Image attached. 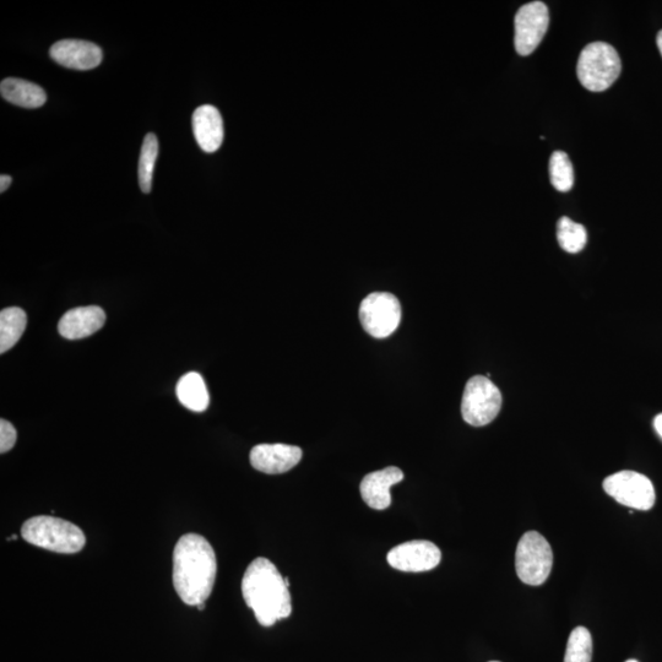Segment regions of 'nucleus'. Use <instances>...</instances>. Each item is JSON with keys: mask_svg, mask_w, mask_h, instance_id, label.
Here are the masks:
<instances>
[{"mask_svg": "<svg viewBox=\"0 0 662 662\" xmlns=\"http://www.w3.org/2000/svg\"><path fill=\"white\" fill-rule=\"evenodd\" d=\"M501 408L502 394L491 379L484 376L469 379L461 401V414L466 423L474 427L486 426L496 419Z\"/></svg>", "mask_w": 662, "mask_h": 662, "instance_id": "6", "label": "nucleus"}, {"mask_svg": "<svg viewBox=\"0 0 662 662\" xmlns=\"http://www.w3.org/2000/svg\"><path fill=\"white\" fill-rule=\"evenodd\" d=\"M491 662H499V661H491Z\"/></svg>", "mask_w": 662, "mask_h": 662, "instance_id": "30", "label": "nucleus"}, {"mask_svg": "<svg viewBox=\"0 0 662 662\" xmlns=\"http://www.w3.org/2000/svg\"><path fill=\"white\" fill-rule=\"evenodd\" d=\"M621 70V58L609 43H590L580 53L577 73L585 89L601 92L611 88Z\"/></svg>", "mask_w": 662, "mask_h": 662, "instance_id": "4", "label": "nucleus"}, {"mask_svg": "<svg viewBox=\"0 0 662 662\" xmlns=\"http://www.w3.org/2000/svg\"><path fill=\"white\" fill-rule=\"evenodd\" d=\"M654 427L656 432H658L659 436L662 438V414L655 417Z\"/></svg>", "mask_w": 662, "mask_h": 662, "instance_id": "25", "label": "nucleus"}, {"mask_svg": "<svg viewBox=\"0 0 662 662\" xmlns=\"http://www.w3.org/2000/svg\"><path fill=\"white\" fill-rule=\"evenodd\" d=\"M16 539H18V536H16V535H12V536L8 537V541H12V540H16Z\"/></svg>", "mask_w": 662, "mask_h": 662, "instance_id": "27", "label": "nucleus"}, {"mask_svg": "<svg viewBox=\"0 0 662 662\" xmlns=\"http://www.w3.org/2000/svg\"><path fill=\"white\" fill-rule=\"evenodd\" d=\"M106 323V313L97 306L70 309L58 323L59 334L67 340H79L97 333Z\"/></svg>", "mask_w": 662, "mask_h": 662, "instance_id": "14", "label": "nucleus"}, {"mask_svg": "<svg viewBox=\"0 0 662 662\" xmlns=\"http://www.w3.org/2000/svg\"><path fill=\"white\" fill-rule=\"evenodd\" d=\"M656 43H658L659 51L662 56V30L659 32L658 37H656Z\"/></svg>", "mask_w": 662, "mask_h": 662, "instance_id": "26", "label": "nucleus"}, {"mask_svg": "<svg viewBox=\"0 0 662 662\" xmlns=\"http://www.w3.org/2000/svg\"><path fill=\"white\" fill-rule=\"evenodd\" d=\"M0 94L4 100L24 108H39L47 101L46 91L41 86L23 79L3 80L0 84Z\"/></svg>", "mask_w": 662, "mask_h": 662, "instance_id": "16", "label": "nucleus"}, {"mask_svg": "<svg viewBox=\"0 0 662 662\" xmlns=\"http://www.w3.org/2000/svg\"><path fill=\"white\" fill-rule=\"evenodd\" d=\"M21 536L31 545L67 555L80 552L86 544L85 534L79 526L50 515L26 520Z\"/></svg>", "mask_w": 662, "mask_h": 662, "instance_id": "3", "label": "nucleus"}, {"mask_svg": "<svg viewBox=\"0 0 662 662\" xmlns=\"http://www.w3.org/2000/svg\"><path fill=\"white\" fill-rule=\"evenodd\" d=\"M289 579L282 577L268 558L258 557L249 564L242 580V594L257 621L271 627L290 617L292 600Z\"/></svg>", "mask_w": 662, "mask_h": 662, "instance_id": "2", "label": "nucleus"}, {"mask_svg": "<svg viewBox=\"0 0 662 662\" xmlns=\"http://www.w3.org/2000/svg\"><path fill=\"white\" fill-rule=\"evenodd\" d=\"M193 132L200 149L205 153L213 154L224 143V121L221 113L211 105L200 106L195 110L193 119Z\"/></svg>", "mask_w": 662, "mask_h": 662, "instance_id": "15", "label": "nucleus"}, {"mask_svg": "<svg viewBox=\"0 0 662 662\" xmlns=\"http://www.w3.org/2000/svg\"><path fill=\"white\" fill-rule=\"evenodd\" d=\"M216 555L205 537L183 535L173 552V584L179 598L189 606L204 604L213 593Z\"/></svg>", "mask_w": 662, "mask_h": 662, "instance_id": "1", "label": "nucleus"}, {"mask_svg": "<svg viewBox=\"0 0 662 662\" xmlns=\"http://www.w3.org/2000/svg\"><path fill=\"white\" fill-rule=\"evenodd\" d=\"M593 638L585 627H577L569 637L564 662H591Z\"/></svg>", "mask_w": 662, "mask_h": 662, "instance_id": "22", "label": "nucleus"}, {"mask_svg": "<svg viewBox=\"0 0 662 662\" xmlns=\"http://www.w3.org/2000/svg\"><path fill=\"white\" fill-rule=\"evenodd\" d=\"M358 314L368 334L376 339H385L400 325L401 306L392 293L374 292L362 301Z\"/></svg>", "mask_w": 662, "mask_h": 662, "instance_id": "7", "label": "nucleus"}, {"mask_svg": "<svg viewBox=\"0 0 662 662\" xmlns=\"http://www.w3.org/2000/svg\"><path fill=\"white\" fill-rule=\"evenodd\" d=\"M12 182H13L12 177L8 175H2V177H0V193L7 192Z\"/></svg>", "mask_w": 662, "mask_h": 662, "instance_id": "24", "label": "nucleus"}, {"mask_svg": "<svg viewBox=\"0 0 662 662\" xmlns=\"http://www.w3.org/2000/svg\"><path fill=\"white\" fill-rule=\"evenodd\" d=\"M403 480L404 472L399 468H395V466L371 472L361 482L362 499L372 509H388L392 506L390 488Z\"/></svg>", "mask_w": 662, "mask_h": 662, "instance_id": "13", "label": "nucleus"}, {"mask_svg": "<svg viewBox=\"0 0 662 662\" xmlns=\"http://www.w3.org/2000/svg\"><path fill=\"white\" fill-rule=\"evenodd\" d=\"M18 438L15 427L7 420H0V453H8L12 450Z\"/></svg>", "mask_w": 662, "mask_h": 662, "instance_id": "23", "label": "nucleus"}, {"mask_svg": "<svg viewBox=\"0 0 662 662\" xmlns=\"http://www.w3.org/2000/svg\"><path fill=\"white\" fill-rule=\"evenodd\" d=\"M387 561L394 569L406 573L432 571L442 561V552L431 541L414 540L393 548Z\"/></svg>", "mask_w": 662, "mask_h": 662, "instance_id": "10", "label": "nucleus"}, {"mask_svg": "<svg viewBox=\"0 0 662 662\" xmlns=\"http://www.w3.org/2000/svg\"><path fill=\"white\" fill-rule=\"evenodd\" d=\"M515 50L529 56L539 47L548 30L550 15L545 3L531 2L523 5L515 15Z\"/></svg>", "mask_w": 662, "mask_h": 662, "instance_id": "9", "label": "nucleus"}, {"mask_svg": "<svg viewBox=\"0 0 662 662\" xmlns=\"http://www.w3.org/2000/svg\"><path fill=\"white\" fill-rule=\"evenodd\" d=\"M27 317L23 309L12 307L0 312V352L5 354L18 344L26 329Z\"/></svg>", "mask_w": 662, "mask_h": 662, "instance_id": "18", "label": "nucleus"}, {"mask_svg": "<svg viewBox=\"0 0 662 662\" xmlns=\"http://www.w3.org/2000/svg\"><path fill=\"white\" fill-rule=\"evenodd\" d=\"M176 393L179 403L188 410L203 412L209 408L210 395L204 378L197 372H189L179 379Z\"/></svg>", "mask_w": 662, "mask_h": 662, "instance_id": "17", "label": "nucleus"}, {"mask_svg": "<svg viewBox=\"0 0 662 662\" xmlns=\"http://www.w3.org/2000/svg\"><path fill=\"white\" fill-rule=\"evenodd\" d=\"M553 552L544 536L529 531L520 539L515 553V569L524 584L540 586L550 577Z\"/></svg>", "mask_w": 662, "mask_h": 662, "instance_id": "5", "label": "nucleus"}, {"mask_svg": "<svg viewBox=\"0 0 662 662\" xmlns=\"http://www.w3.org/2000/svg\"><path fill=\"white\" fill-rule=\"evenodd\" d=\"M204 609H205V605H204V604H200V605H198V610L203 611Z\"/></svg>", "mask_w": 662, "mask_h": 662, "instance_id": "28", "label": "nucleus"}, {"mask_svg": "<svg viewBox=\"0 0 662 662\" xmlns=\"http://www.w3.org/2000/svg\"><path fill=\"white\" fill-rule=\"evenodd\" d=\"M557 240L563 251L572 254L579 253L583 251L588 242V232L583 225L564 216L557 224Z\"/></svg>", "mask_w": 662, "mask_h": 662, "instance_id": "20", "label": "nucleus"}, {"mask_svg": "<svg viewBox=\"0 0 662 662\" xmlns=\"http://www.w3.org/2000/svg\"><path fill=\"white\" fill-rule=\"evenodd\" d=\"M627 662H638V661H636V660H629V661H627Z\"/></svg>", "mask_w": 662, "mask_h": 662, "instance_id": "29", "label": "nucleus"}, {"mask_svg": "<svg viewBox=\"0 0 662 662\" xmlns=\"http://www.w3.org/2000/svg\"><path fill=\"white\" fill-rule=\"evenodd\" d=\"M302 449L287 444H259L252 449L249 459L255 470L264 474H285L302 459Z\"/></svg>", "mask_w": 662, "mask_h": 662, "instance_id": "11", "label": "nucleus"}, {"mask_svg": "<svg viewBox=\"0 0 662 662\" xmlns=\"http://www.w3.org/2000/svg\"><path fill=\"white\" fill-rule=\"evenodd\" d=\"M604 490L616 502L637 510H649L655 504V488L647 476L636 471H620L606 477Z\"/></svg>", "mask_w": 662, "mask_h": 662, "instance_id": "8", "label": "nucleus"}, {"mask_svg": "<svg viewBox=\"0 0 662 662\" xmlns=\"http://www.w3.org/2000/svg\"><path fill=\"white\" fill-rule=\"evenodd\" d=\"M159 155V141L154 133H149L141 146L139 159V186L141 191L148 194L153 189L154 170Z\"/></svg>", "mask_w": 662, "mask_h": 662, "instance_id": "19", "label": "nucleus"}, {"mask_svg": "<svg viewBox=\"0 0 662 662\" xmlns=\"http://www.w3.org/2000/svg\"><path fill=\"white\" fill-rule=\"evenodd\" d=\"M51 58L62 67L75 70H91L103 59V52L96 43L80 40H63L51 47Z\"/></svg>", "mask_w": 662, "mask_h": 662, "instance_id": "12", "label": "nucleus"}, {"mask_svg": "<svg viewBox=\"0 0 662 662\" xmlns=\"http://www.w3.org/2000/svg\"><path fill=\"white\" fill-rule=\"evenodd\" d=\"M550 178L558 192H569L574 184V168L566 153L555 151L550 159Z\"/></svg>", "mask_w": 662, "mask_h": 662, "instance_id": "21", "label": "nucleus"}]
</instances>
